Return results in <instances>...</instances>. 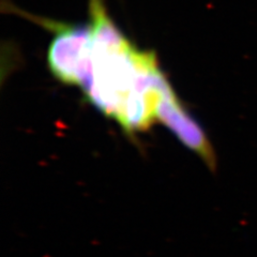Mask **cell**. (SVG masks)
Returning <instances> with one entry per match:
<instances>
[{"label": "cell", "instance_id": "cell-2", "mask_svg": "<svg viewBox=\"0 0 257 257\" xmlns=\"http://www.w3.org/2000/svg\"><path fill=\"white\" fill-rule=\"evenodd\" d=\"M54 35L47 51V66L60 83L78 86L84 90L92 75V41L90 24H71L37 16L21 10L11 3L4 7Z\"/></svg>", "mask_w": 257, "mask_h": 257}, {"label": "cell", "instance_id": "cell-1", "mask_svg": "<svg viewBox=\"0 0 257 257\" xmlns=\"http://www.w3.org/2000/svg\"><path fill=\"white\" fill-rule=\"evenodd\" d=\"M92 41V75L87 100L126 133L149 128L157 106L172 86L155 52L142 51L112 21L104 0H88Z\"/></svg>", "mask_w": 257, "mask_h": 257}, {"label": "cell", "instance_id": "cell-3", "mask_svg": "<svg viewBox=\"0 0 257 257\" xmlns=\"http://www.w3.org/2000/svg\"><path fill=\"white\" fill-rule=\"evenodd\" d=\"M157 119L170 128L184 146L198 155L209 170L215 172L216 156L210 141L203 127L184 108L173 88L160 100L157 107Z\"/></svg>", "mask_w": 257, "mask_h": 257}]
</instances>
